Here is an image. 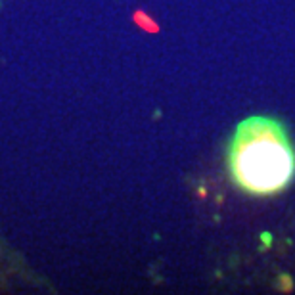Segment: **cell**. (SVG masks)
Here are the masks:
<instances>
[{
    "mask_svg": "<svg viewBox=\"0 0 295 295\" xmlns=\"http://www.w3.org/2000/svg\"><path fill=\"white\" fill-rule=\"evenodd\" d=\"M228 169L243 192H282L295 176V152L284 125L268 117L242 121L230 142Z\"/></svg>",
    "mask_w": 295,
    "mask_h": 295,
    "instance_id": "cell-1",
    "label": "cell"
}]
</instances>
